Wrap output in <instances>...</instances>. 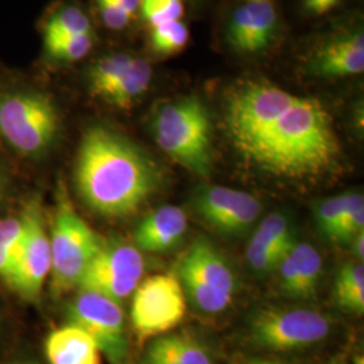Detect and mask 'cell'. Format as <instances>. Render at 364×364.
<instances>
[{
	"label": "cell",
	"instance_id": "obj_19",
	"mask_svg": "<svg viewBox=\"0 0 364 364\" xmlns=\"http://www.w3.org/2000/svg\"><path fill=\"white\" fill-rule=\"evenodd\" d=\"M153 77L151 66L144 58H132L129 68L105 93L103 100L120 109H129L149 90Z\"/></svg>",
	"mask_w": 364,
	"mask_h": 364
},
{
	"label": "cell",
	"instance_id": "obj_16",
	"mask_svg": "<svg viewBox=\"0 0 364 364\" xmlns=\"http://www.w3.org/2000/svg\"><path fill=\"white\" fill-rule=\"evenodd\" d=\"M188 230L185 212L174 205H164L150 213L135 231L138 250L165 252L180 242Z\"/></svg>",
	"mask_w": 364,
	"mask_h": 364
},
{
	"label": "cell",
	"instance_id": "obj_22",
	"mask_svg": "<svg viewBox=\"0 0 364 364\" xmlns=\"http://www.w3.org/2000/svg\"><path fill=\"white\" fill-rule=\"evenodd\" d=\"M91 33V22L88 16L75 6H66L48 21L45 26V43Z\"/></svg>",
	"mask_w": 364,
	"mask_h": 364
},
{
	"label": "cell",
	"instance_id": "obj_1",
	"mask_svg": "<svg viewBox=\"0 0 364 364\" xmlns=\"http://www.w3.org/2000/svg\"><path fill=\"white\" fill-rule=\"evenodd\" d=\"M224 124L235 149L259 169L291 180L332 169L340 146L326 105L263 80L231 90Z\"/></svg>",
	"mask_w": 364,
	"mask_h": 364
},
{
	"label": "cell",
	"instance_id": "obj_13",
	"mask_svg": "<svg viewBox=\"0 0 364 364\" xmlns=\"http://www.w3.org/2000/svg\"><path fill=\"white\" fill-rule=\"evenodd\" d=\"M278 16L270 0L247 1L237 7L227 28V39L235 52L254 54L273 42Z\"/></svg>",
	"mask_w": 364,
	"mask_h": 364
},
{
	"label": "cell",
	"instance_id": "obj_11",
	"mask_svg": "<svg viewBox=\"0 0 364 364\" xmlns=\"http://www.w3.org/2000/svg\"><path fill=\"white\" fill-rule=\"evenodd\" d=\"M23 213L26 218V231L9 285L21 297L37 301L52 270L50 236L37 203H30Z\"/></svg>",
	"mask_w": 364,
	"mask_h": 364
},
{
	"label": "cell",
	"instance_id": "obj_33",
	"mask_svg": "<svg viewBox=\"0 0 364 364\" xmlns=\"http://www.w3.org/2000/svg\"><path fill=\"white\" fill-rule=\"evenodd\" d=\"M115 1L126 13L130 14L131 16H134V14L136 13L141 7V0H115Z\"/></svg>",
	"mask_w": 364,
	"mask_h": 364
},
{
	"label": "cell",
	"instance_id": "obj_24",
	"mask_svg": "<svg viewBox=\"0 0 364 364\" xmlns=\"http://www.w3.org/2000/svg\"><path fill=\"white\" fill-rule=\"evenodd\" d=\"M189 41V30L181 21L151 27L150 45L156 54L170 55L185 49Z\"/></svg>",
	"mask_w": 364,
	"mask_h": 364
},
{
	"label": "cell",
	"instance_id": "obj_6",
	"mask_svg": "<svg viewBox=\"0 0 364 364\" xmlns=\"http://www.w3.org/2000/svg\"><path fill=\"white\" fill-rule=\"evenodd\" d=\"M178 279L189 299L203 312L227 309L235 293V278L220 252L204 239H197L182 255Z\"/></svg>",
	"mask_w": 364,
	"mask_h": 364
},
{
	"label": "cell",
	"instance_id": "obj_9",
	"mask_svg": "<svg viewBox=\"0 0 364 364\" xmlns=\"http://www.w3.org/2000/svg\"><path fill=\"white\" fill-rule=\"evenodd\" d=\"M329 331L328 318L309 309H267L251 323L252 341L270 351L306 348L324 340Z\"/></svg>",
	"mask_w": 364,
	"mask_h": 364
},
{
	"label": "cell",
	"instance_id": "obj_2",
	"mask_svg": "<svg viewBox=\"0 0 364 364\" xmlns=\"http://www.w3.org/2000/svg\"><path fill=\"white\" fill-rule=\"evenodd\" d=\"M161 173L141 147L103 126L82 136L75 165L81 200L96 213L124 218L158 189Z\"/></svg>",
	"mask_w": 364,
	"mask_h": 364
},
{
	"label": "cell",
	"instance_id": "obj_21",
	"mask_svg": "<svg viewBox=\"0 0 364 364\" xmlns=\"http://www.w3.org/2000/svg\"><path fill=\"white\" fill-rule=\"evenodd\" d=\"M26 231L25 213L0 220V279L10 284L19 248Z\"/></svg>",
	"mask_w": 364,
	"mask_h": 364
},
{
	"label": "cell",
	"instance_id": "obj_3",
	"mask_svg": "<svg viewBox=\"0 0 364 364\" xmlns=\"http://www.w3.org/2000/svg\"><path fill=\"white\" fill-rule=\"evenodd\" d=\"M153 131L162 151L197 176L212 169V123L208 109L197 96H186L161 105Z\"/></svg>",
	"mask_w": 364,
	"mask_h": 364
},
{
	"label": "cell",
	"instance_id": "obj_5",
	"mask_svg": "<svg viewBox=\"0 0 364 364\" xmlns=\"http://www.w3.org/2000/svg\"><path fill=\"white\" fill-rule=\"evenodd\" d=\"M58 130V112L48 96L26 91L0 96V136L19 154H43Z\"/></svg>",
	"mask_w": 364,
	"mask_h": 364
},
{
	"label": "cell",
	"instance_id": "obj_15",
	"mask_svg": "<svg viewBox=\"0 0 364 364\" xmlns=\"http://www.w3.org/2000/svg\"><path fill=\"white\" fill-rule=\"evenodd\" d=\"M279 282L287 296L308 299L316 291L323 270V258L317 248L308 243L294 245L278 269Z\"/></svg>",
	"mask_w": 364,
	"mask_h": 364
},
{
	"label": "cell",
	"instance_id": "obj_23",
	"mask_svg": "<svg viewBox=\"0 0 364 364\" xmlns=\"http://www.w3.org/2000/svg\"><path fill=\"white\" fill-rule=\"evenodd\" d=\"M132 55L126 53H117L114 55H107L95 63L90 70V87L95 96L105 97V93L115 84L117 78L129 68L132 61Z\"/></svg>",
	"mask_w": 364,
	"mask_h": 364
},
{
	"label": "cell",
	"instance_id": "obj_31",
	"mask_svg": "<svg viewBox=\"0 0 364 364\" xmlns=\"http://www.w3.org/2000/svg\"><path fill=\"white\" fill-rule=\"evenodd\" d=\"M105 26L112 30H122L130 23V14L126 13L115 0H96Z\"/></svg>",
	"mask_w": 364,
	"mask_h": 364
},
{
	"label": "cell",
	"instance_id": "obj_12",
	"mask_svg": "<svg viewBox=\"0 0 364 364\" xmlns=\"http://www.w3.org/2000/svg\"><path fill=\"white\" fill-rule=\"evenodd\" d=\"M197 209L218 230L227 234H240L258 219L262 205L247 192L215 186L200 193Z\"/></svg>",
	"mask_w": 364,
	"mask_h": 364
},
{
	"label": "cell",
	"instance_id": "obj_32",
	"mask_svg": "<svg viewBox=\"0 0 364 364\" xmlns=\"http://www.w3.org/2000/svg\"><path fill=\"white\" fill-rule=\"evenodd\" d=\"M340 0H304V6L308 11L316 15L329 13L335 6H338Z\"/></svg>",
	"mask_w": 364,
	"mask_h": 364
},
{
	"label": "cell",
	"instance_id": "obj_37",
	"mask_svg": "<svg viewBox=\"0 0 364 364\" xmlns=\"http://www.w3.org/2000/svg\"><path fill=\"white\" fill-rule=\"evenodd\" d=\"M353 364H364L363 358H356Z\"/></svg>",
	"mask_w": 364,
	"mask_h": 364
},
{
	"label": "cell",
	"instance_id": "obj_17",
	"mask_svg": "<svg viewBox=\"0 0 364 364\" xmlns=\"http://www.w3.org/2000/svg\"><path fill=\"white\" fill-rule=\"evenodd\" d=\"M49 364H102V352L82 329L73 324L54 329L45 340Z\"/></svg>",
	"mask_w": 364,
	"mask_h": 364
},
{
	"label": "cell",
	"instance_id": "obj_34",
	"mask_svg": "<svg viewBox=\"0 0 364 364\" xmlns=\"http://www.w3.org/2000/svg\"><path fill=\"white\" fill-rule=\"evenodd\" d=\"M353 251H355V255L358 260L363 262L364 257V235L363 232H360L359 235H356L353 237Z\"/></svg>",
	"mask_w": 364,
	"mask_h": 364
},
{
	"label": "cell",
	"instance_id": "obj_4",
	"mask_svg": "<svg viewBox=\"0 0 364 364\" xmlns=\"http://www.w3.org/2000/svg\"><path fill=\"white\" fill-rule=\"evenodd\" d=\"M57 196L52 232L49 235L52 251L50 290L54 297L78 287L103 243L76 212L65 189H61Z\"/></svg>",
	"mask_w": 364,
	"mask_h": 364
},
{
	"label": "cell",
	"instance_id": "obj_26",
	"mask_svg": "<svg viewBox=\"0 0 364 364\" xmlns=\"http://www.w3.org/2000/svg\"><path fill=\"white\" fill-rule=\"evenodd\" d=\"M289 250L266 245L252 236L251 242L248 243L246 255H247L250 266L255 272L267 273V272H274L278 269L281 260L284 259V257L289 252Z\"/></svg>",
	"mask_w": 364,
	"mask_h": 364
},
{
	"label": "cell",
	"instance_id": "obj_20",
	"mask_svg": "<svg viewBox=\"0 0 364 364\" xmlns=\"http://www.w3.org/2000/svg\"><path fill=\"white\" fill-rule=\"evenodd\" d=\"M335 296L338 306L355 314L364 313L363 262L350 263L341 267L336 277Z\"/></svg>",
	"mask_w": 364,
	"mask_h": 364
},
{
	"label": "cell",
	"instance_id": "obj_28",
	"mask_svg": "<svg viewBox=\"0 0 364 364\" xmlns=\"http://www.w3.org/2000/svg\"><path fill=\"white\" fill-rule=\"evenodd\" d=\"M139 9L151 27L181 21L183 15L182 0H141Z\"/></svg>",
	"mask_w": 364,
	"mask_h": 364
},
{
	"label": "cell",
	"instance_id": "obj_25",
	"mask_svg": "<svg viewBox=\"0 0 364 364\" xmlns=\"http://www.w3.org/2000/svg\"><path fill=\"white\" fill-rule=\"evenodd\" d=\"M254 237L266 245L284 250H289L296 245L287 219L279 213H272L262 221Z\"/></svg>",
	"mask_w": 364,
	"mask_h": 364
},
{
	"label": "cell",
	"instance_id": "obj_14",
	"mask_svg": "<svg viewBox=\"0 0 364 364\" xmlns=\"http://www.w3.org/2000/svg\"><path fill=\"white\" fill-rule=\"evenodd\" d=\"M309 72L320 77H347L364 70V34L356 30L329 41L314 53Z\"/></svg>",
	"mask_w": 364,
	"mask_h": 364
},
{
	"label": "cell",
	"instance_id": "obj_8",
	"mask_svg": "<svg viewBox=\"0 0 364 364\" xmlns=\"http://www.w3.org/2000/svg\"><path fill=\"white\" fill-rule=\"evenodd\" d=\"M69 324L82 329L109 364H129V335L119 302L80 290L68 305Z\"/></svg>",
	"mask_w": 364,
	"mask_h": 364
},
{
	"label": "cell",
	"instance_id": "obj_29",
	"mask_svg": "<svg viewBox=\"0 0 364 364\" xmlns=\"http://www.w3.org/2000/svg\"><path fill=\"white\" fill-rule=\"evenodd\" d=\"M348 195H340L324 201L317 213V220L321 231L331 239L338 242V228L348 204Z\"/></svg>",
	"mask_w": 364,
	"mask_h": 364
},
{
	"label": "cell",
	"instance_id": "obj_35",
	"mask_svg": "<svg viewBox=\"0 0 364 364\" xmlns=\"http://www.w3.org/2000/svg\"><path fill=\"white\" fill-rule=\"evenodd\" d=\"M248 364H282V363H277V362H267V360H255V362H251V363Z\"/></svg>",
	"mask_w": 364,
	"mask_h": 364
},
{
	"label": "cell",
	"instance_id": "obj_7",
	"mask_svg": "<svg viewBox=\"0 0 364 364\" xmlns=\"http://www.w3.org/2000/svg\"><path fill=\"white\" fill-rule=\"evenodd\" d=\"M185 312V290L173 274L153 275L134 291L131 323L141 341L168 333L181 323Z\"/></svg>",
	"mask_w": 364,
	"mask_h": 364
},
{
	"label": "cell",
	"instance_id": "obj_36",
	"mask_svg": "<svg viewBox=\"0 0 364 364\" xmlns=\"http://www.w3.org/2000/svg\"><path fill=\"white\" fill-rule=\"evenodd\" d=\"M3 192H4V181H3V177L0 176V198L3 196Z\"/></svg>",
	"mask_w": 364,
	"mask_h": 364
},
{
	"label": "cell",
	"instance_id": "obj_39",
	"mask_svg": "<svg viewBox=\"0 0 364 364\" xmlns=\"http://www.w3.org/2000/svg\"><path fill=\"white\" fill-rule=\"evenodd\" d=\"M247 1H267V0H247Z\"/></svg>",
	"mask_w": 364,
	"mask_h": 364
},
{
	"label": "cell",
	"instance_id": "obj_10",
	"mask_svg": "<svg viewBox=\"0 0 364 364\" xmlns=\"http://www.w3.org/2000/svg\"><path fill=\"white\" fill-rule=\"evenodd\" d=\"M144 273V257L138 248L103 242L82 275L78 289L120 302L135 291Z\"/></svg>",
	"mask_w": 364,
	"mask_h": 364
},
{
	"label": "cell",
	"instance_id": "obj_30",
	"mask_svg": "<svg viewBox=\"0 0 364 364\" xmlns=\"http://www.w3.org/2000/svg\"><path fill=\"white\" fill-rule=\"evenodd\" d=\"M364 198L362 195L350 193L348 204L338 228V242L351 240L356 235L363 232Z\"/></svg>",
	"mask_w": 364,
	"mask_h": 364
},
{
	"label": "cell",
	"instance_id": "obj_27",
	"mask_svg": "<svg viewBox=\"0 0 364 364\" xmlns=\"http://www.w3.org/2000/svg\"><path fill=\"white\" fill-rule=\"evenodd\" d=\"M48 53L61 61H77L91 52L93 46V36L81 34L75 37L55 39L49 43H45Z\"/></svg>",
	"mask_w": 364,
	"mask_h": 364
},
{
	"label": "cell",
	"instance_id": "obj_18",
	"mask_svg": "<svg viewBox=\"0 0 364 364\" xmlns=\"http://www.w3.org/2000/svg\"><path fill=\"white\" fill-rule=\"evenodd\" d=\"M144 364H212V358L197 338L176 333L154 338Z\"/></svg>",
	"mask_w": 364,
	"mask_h": 364
},
{
	"label": "cell",
	"instance_id": "obj_38",
	"mask_svg": "<svg viewBox=\"0 0 364 364\" xmlns=\"http://www.w3.org/2000/svg\"><path fill=\"white\" fill-rule=\"evenodd\" d=\"M10 364H33V363H26V362H16V363H10Z\"/></svg>",
	"mask_w": 364,
	"mask_h": 364
}]
</instances>
